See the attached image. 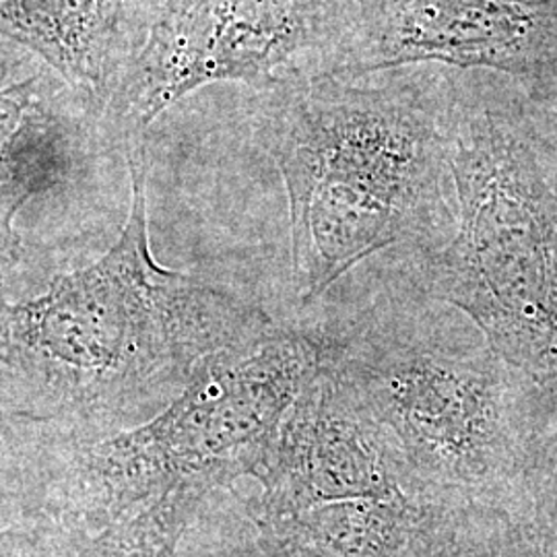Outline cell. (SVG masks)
I'll use <instances>...</instances> for the list:
<instances>
[{"label":"cell","instance_id":"obj_1","mask_svg":"<svg viewBox=\"0 0 557 557\" xmlns=\"http://www.w3.org/2000/svg\"><path fill=\"white\" fill-rule=\"evenodd\" d=\"M133 200L114 246L38 296L0 299V379L64 434L160 413L211 361L277 324L255 304L161 267L149 244L147 147H126Z\"/></svg>","mask_w":557,"mask_h":557},{"label":"cell","instance_id":"obj_2","mask_svg":"<svg viewBox=\"0 0 557 557\" xmlns=\"http://www.w3.org/2000/svg\"><path fill=\"white\" fill-rule=\"evenodd\" d=\"M262 94L260 135L285 182L306 304L384 248L425 255L450 238L458 71L298 75Z\"/></svg>","mask_w":557,"mask_h":557},{"label":"cell","instance_id":"obj_3","mask_svg":"<svg viewBox=\"0 0 557 557\" xmlns=\"http://www.w3.org/2000/svg\"><path fill=\"white\" fill-rule=\"evenodd\" d=\"M458 71L455 230L421 255V285L478 324L518 372L557 384V174L524 91Z\"/></svg>","mask_w":557,"mask_h":557},{"label":"cell","instance_id":"obj_4","mask_svg":"<svg viewBox=\"0 0 557 557\" xmlns=\"http://www.w3.org/2000/svg\"><path fill=\"white\" fill-rule=\"evenodd\" d=\"M324 359L317 331H281L202 368L160 413L106 434L57 430L32 522L96 531L182 487L255 478L289 407Z\"/></svg>","mask_w":557,"mask_h":557},{"label":"cell","instance_id":"obj_5","mask_svg":"<svg viewBox=\"0 0 557 557\" xmlns=\"http://www.w3.org/2000/svg\"><path fill=\"white\" fill-rule=\"evenodd\" d=\"M320 335L324 363L382 428L421 496L499 508L527 475L535 446L518 370L494 349L450 354L379 317Z\"/></svg>","mask_w":557,"mask_h":557},{"label":"cell","instance_id":"obj_6","mask_svg":"<svg viewBox=\"0 0 557 557\" xmlns=\"http://www.w3.org/2000/svg\"><path fill=\"white\" fill-rule=\"evenodd\" d=\"M147 38L114 98L126 147L211 83L269 91L329 73L347 40L351 0H147Z\"/></svg>","mask_w":557,"mask_h":557},{"label":"cell","instance_id":"obj_7","mask_svg":"<svg viewBox=\"0 0 557 557\" xmlns=\"http://www.w3.org/2000/svg\"><path fill=\"white\" fill-rule=\"evenodd\" d=\"M354 17L329 75L438 64L504 75L522 89L557 71V0H351Z\"/></svg>","mask_w":557,"mask_h":557},{"label":"cell","instance_id":"obj_8","mask_svg":"<svg viewBox=\"0 0 557 557\" xmlns=\"http://www.w3.org/2000/svg\"><path fill=\"white\" fill-rule=\"evenodd\" d=\"M255 479L260 490L246 504L250 520L338 499L421 496L382 428L324 359L285 413Z\"/></svg>","mask_w":557,"mask_h":557},{"label":"cell","instance_id":"obj_9","mask_svg":"<svg viewBox=\"0 0 557 557\" xmlns=\"http://www.w3.org/2000/svg\"><path fill=\"white\" fill-rule=\"evenodd\" d=\"M458 508L393 494L326 502L250 522L264 557H436Z\"/></svg>","mask_w":557,"mask_h":557},{"label":"cell","instance_id":"obj_10","mask_svg":"<svg viewBox=\"0 0 557 557\" xmlns=\"http://www.w3.org/2000/svg\"><path fill=\"white\" fill-rule=\"evenodd\" d=\"M122 7L124 0H0V36L36 52L79 91L101 96Z\"/></svg>","mask_w":557,"mask_h":557},{"label":"cell","instance_id":"obj_11","mask_svg":"<svg viewBox=\"0 0 557 557\" xmlns=\"http://www.w3.org/2000/svg\"><path fill=\"white\" fill-rule=\"evenodd\" d=\"M211 494L182 487L96 531L44 527L40 557H174Z\"/></svg>","mask_w":557,"mask_h":557},{"label":"cell","instance_id":"obj_12","mask_svg":"<svg viewBox=\"0 0 557 557\" xmlns=\"http://www.w3.org/2000/svg\"><path fill=\"white\" fill-rule=\"evenodd\" d=\"M75 151L66 126L36 101L0 160V227L11 239L25 205L60 188L73 172Z\"/></svg>","mask_w":557,"mask_h":557},{"label":"cell","instance_id":"obj_13","mask_svg":"<svg viewBox=\"0 0 557 557\" xmlns=\"http://www.w3.org/2000/svg\"><path fill=\"white\" fill-rule=\"evenodd\" d=\"M57 421L29 409H0V465L20 448H36L57 430Z\"/></svg>","mask_w":557,"mask_h":557},{"label":"cell","instance_id":"obj_14","mask_svg":"<svg viewBox=\"0 0 557 557\" xmlns=\"http://www.w3.org/2000/svg\"><path fill=\"white\" fill-rule=\"evenodd\" d=\"M44 527L29 522L0 531V557H40Z\"/></svg>","mask_w":557,"mask_h":557},{"label":"cell","instance_id":"obj_15","mask_svg":"<svg viewBox=\"0 0 557 557\" xmlns=\"http://www.w3.org/2000/svg\"><path fill=\"white\" fill-rule=\"evenodd\" d=\"M545 85H547V87H554V89H557V71H556V75H554V77H552V79L547 81V83H545Z\"/></svg>","mask_w":557,"mask_h":557}]
</instances>
